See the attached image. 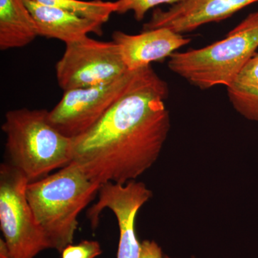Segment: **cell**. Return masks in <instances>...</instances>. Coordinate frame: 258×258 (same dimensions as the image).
I'll list each match as a JSON object with an SVG mask.
<instances>
[{
  "instance_id": "1",
  "label": "cell",
  "mask_w": 258,
  "mask_h": 258,
  "mask_svg": "<svg viewBox=\"0 0 258 258\" xmlns=\"http://www.w3.org/2000/svg\"><path fill=\"white\" fill-rule=\"evenodd\" d=\"M167 83L152 66L86 133L74 139L71 162L93 182L125 184L157 161L171 128Z\"/></svg>"
},
{
  "instance_id": "2",
  "label": "cell",
  "mask_w": 258,
  "mask_h": 258,
  "mask_svg": "<svg viewBox=\"0 0 258 258\" xmlns=\"http://www.w3.org/2000/svg\"><path fill=\"white\" fill-rule=\"evenodd\" d=\"M100 186L72 162L43 179L28 183L29 205L50 248L62 252L72 244L78 217L98 195Z\"/></svg>"
},
{
  "instance_id": "3",
  "label": "cell",
  "mask_w": 258,
  "mask_h": 258,
  "mask_svg": "<svg viewBox=\"0 0 258 258\" xmlns=\"http://www.w3.org/2000/svg\"><path fill=\"white\" fill-rule=\"evenodd\" d=\"M2 129L6 135L10 164L29 183L46 177L72 161L74 139L50 123L47 110H11L5 115Z\"/></svg>"
},
{
  "instance_id": "4",
  "label": "cell",
  "mask_w": 258,
  "mask_h": 258,
  "mask_svg": "<svg viewBox=\"0 0 258 258\" xmlns=\"http://www.w3.org/2000/svg\"><path fill=\"white\" fill-rule=\"evenodd\" d=\"M258 48V12L251 13L223 40L203 48L175 52L168 67L202 90L227 87L256 53Z\"/></svg>"
},
{
  "instance_id": "5",
  "label": "cell",
  "mask_w": 258,
  "mask_h": 258,
  "mask_svg": "<svg viewBox=\"0 0 258 258\" xmlns=\"http://www.w3.org/2000/svg\"><path fill=\"white\" fill-rule=\"evenodd\" d=\"M26 176L11 164L0 166V227L10 258H34L50 248L26 196Z\"/></svg>"
},
{
  "instance_id": "6",
  "label": "cell",
  "mask_w": 258,
  "mask_h": 258,
  "mask_svg": "<svg viewBox=\"0 0 258 258\" xmlns=\"http://www.w3.org/2000/svg\"><path fill=\"white\" fill-rule=\"evenodd\" d=\"M118 45L88 36L66 44L55 66L56 78L64 92L99 86L128 72Z\"/></svg>"
},
{
  "instance_id": "7",
  "label": "cell",
  "mask_w": 258,
  "mask_h": 258,
  "mask_svg": "<svg viewBox=\"0 0 258 258\" xmlns=\"http://www.w3.org/2000/svg\"><path fill=\"white\" fill-rule=\"evenodd\" d=\"M141 70L128 71L118 79L99 86L66 91L49 111L50 123L69 138L86 133L133 86Z\"/></svg>"
},
{
  "instance_id": "8",
  "label": "cell",
  "mask_w": 258,
  "mask_h": 258,
  "mask_svg": "<svg viewBox=\"0 0 258 258\" xmlns=\"http://www.w3.org/2000/svg\"><path fill=\"white\" fill-rule=\"evenodd\" d=\"M98 195L96 203L88 210L91 227L96 229L102 212L109 209L116 217L119 227L117 258H139L141 243L136 233V217L139 210L152 198V191L144 183L134 180L125 184L111 182L101 184Z\"/></svg>"
},
{
  "instance_id": "9",
  "label": "cell",
  "mask_w": 258,
  "mask_h": 258,
  "mask_svg": "<svg viewBox=\"0 0 258 258\" xmlns=\"http://www.w3.org/2000/svg\"><path fill=\"white\" fill-rule=\"evenodd\" d=\"M258 0H183L169 9H157L144 25V30L168 28L182 34L202 25L230 18Z\"/></svg>"
},
{
  "instance_id": "10",
  "label": "cell",
  "mask_w": 258,
  "mask_h": 258,
  "mask_svg": "<svg viewBox=\"0 0 258 258\" xmlns=\"http://www.w3.org/2000/svg\"><path fill=\"white\" fill-rule=\"evenodd\" d=\"M112 39L118 45L128 71H137L151 66L154 61L169 57L191 42V39L168 28L144 30L137 35L117 30L112 34Z\"/></svg>"
},
{
  "instance_id": "11",
  "label": "cell",
  "mask_w": 258,
  "mask_h": 258,
  "mask_svg": "<svg viewBox=\"0 0 258 258\" xmlns=\"http://www.w3.org/2000/svg\"><path fill=\"white\" fill-rule=\"evenodd\" d=\"M36 24L38 36L64 42L77 41L88 34H103V24L71 12L24 0Z\"/></svg>"
},
{
  "instance_id": "12",
  "label": "cell",
  "mask_w": 258,
  "mask_h": 258,
  "mask_svg": "<svg viewBox=\"0 0 258 258\" xmlns=\"http://www.w3.org/2000/svg\"><path fill=\"white\" fill-rule=\"evenodd\" d=\"M38 36L24 0H0V50L21 48Z\"/></svg>"
},
{
  "instance_id": "13",
  "label": "cell",
  "mask_w": 258,
  "mask_h": 258,
  "mask_svg": "<svg viewBox=\"0 0 258 258\" xmlns=\"http://www.w3.org/2000/svg\"><path fill=\"white\" fill-rule=\"evenodd\" d=\"M231 104L237 113L258 122V52L227 86Z\"/></svg>"
},
{
  "instance_id": "14",
  "label": "cell",
  "mask_w": 258,
  "mask_h": 258,
  "mask_svg": "<svg viewBox=\"0 0 258 258\" xmlns=\"http://www.w3.org/2000/svg\"><path fill=\"white\" fill-rule=\"evenodd\" d=\"M40 4L53 7L71 12L80 16L91 19L98 23L105 24L111 15L117 13L118 2H106L103 0H33Z\"/></svg>"
},
{
  "instance_id": "15",
  "label": "cell",
  "mask_w": 258,
  "mask_h": 258,
  "mask_svg": "<svg viewBox=\"0 0 258 258\" xmlns=\"http://www.w3.org/2000/svg\"><path fill=\"white\" fill-rule=\"evenodd\" d=\"M118 2V14H125L133 12L134 18L138 22L142 21L151 9L164 4L171 5L183 0H117Z\"/></svg>"
},
{
  "instance_id": "16",
  "label": "cell",
  "mask_w": 258,
  "mask_h": 258,
  "mask_svg": "<svg viewBox=\"0 0 258 258\" xmlns=\"http://www.w3.org/2000/svg\"><path fill=\"white\" fill-rule=\"evenodd\" d=\"M61 253L62 258H95L102 253V250L96 241L84 240L77 245L70 244Z\"/></svg>"
},
{
  "instance_id": "17",
  "label": "cell",
  "mask_w": 258,
  "mask_h": 258,
  "mask_svg": "<svg viewBox=\"0 0 258 258\" xmlns=\"http://www.w3.org/2000/svg\"><path fill=\"white\" fill-rule=\"evenodd\" d=\"M160 246L152 240H144L141 243L139 258H164Z\"/></svg>"
},
{
  "instance_id": "18",
  "label": "cell",
  "mask_w": 258,
  "mask_h": 258,
  "mask_svg": "<svg viewBox=\"0 0 258 258\" xmlns=\"http://www.w3.org/2000/svg\"><path fill=\"white\" fill-rule=\"evenodd\" d=\"M164 258H171V257H169V256H165V257H164Z\"/></svg>"
}]
</instances>
